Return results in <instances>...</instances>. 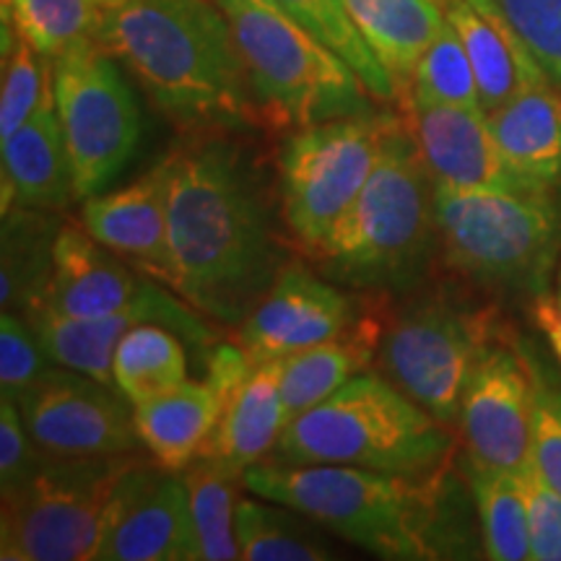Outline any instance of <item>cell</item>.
I'll return each mask as SVG.
<instances>
[{"label": "cell", "instance_id": "1", "mask_svg": "<svg viewBox=\"0 0 561 561\" xmlns=\"http://www.w3.org/2000/svg\"><path fill=\"white\" fill-rule=\"evenodd\" d=\"M227 133L201 130L167 157L172 291L240 331L289 252L261 164Z\"/></svg>", "mask_w": 561, "mask_h": 561}, {"label": "cell", "instance_id": "2", "mask_svg": "<svg viewBox=\"0 0 561 561\" xmlns=\"http://www.w3.org/2000/svg\"><path fill=\"white\" fill-rule=\"evenodd\" d=\"M94 39L182 130L261 125L234 32L216 0H107Z\"/></svg>", "mask_w": 561, "mask_h": 561}, {"label": "cell", "instance_id": "3", "mask_svg": "<svg viewBox=\"0 0 561 561\" xmlns=\"http://www.w3.org/2000/svg\"><path fill=\"white\" fill-rule=\"evenodd\" d=\"M244 491L289 504L356 549L390 561L450 557L447 468L426 476L351 466H284L261 460L242 473Z\"/></svg>", "mask_w": 561, "mask_h": 561}, {"label": "cell", "instance_id": "4", "mask_svg": "<svg viewBox=\"0 0 561 561\" xmlns=\"http://www.w3.org/2000/svg\"><path fill=\"white\" fill-rule=\"evenodd\" d=\"M434 252V180L409 125L396 117L367 185L314 263L346 289L385 297L416 289Z\"/></svg>", "mask_w": 561, "mask_h": 561}, {"label": "cell", "instance_id": "5", "mask_svg": "<svg viewBox=\"0 0 561 561\" xmlns=\"http://www.w3.org/2000/svg\"><path fill=\"white\" fill-rule=\"evenodd\" d=\"M455 439L380 371H362L286 424L273 447L284 466H351L426 476L450 468Z\"/></svg>", "mask_w": 561, "mask_h": 561}, {"label": "cell", "instance_id": "6", "mask_svg": "<svg viewBox=\"0 0 561 561\" xmlns=\"http://www.w3.org/2000/svg\"><path fill=\"white\" fill-rule=\"evenodd\" d=\"M216 3L234 32L265 128L294 133L375 110V96L354 68L297 24L278 0Z\"/></svg>", "mask_w": 561, "mask_h": 561}, {"label": "cell", "instance_id": "7", "mask_svg": "<svg viewBox=\"0 0 561 561\" xmlns=\"http://www.w3.org/2000/svg\"><path fill=\"white\" fill-rule=\"evenodd\" d=\"M434 221L447 271L486 289L546 291L561 244L553 191L434 185Z\"/></svg>", "mask_w": 561, "mask_h": 561}, {"label": "cell", "instance_id": "8", "mask_svg": "<svg viewBox=\"0 0 561 561\" xmlns=\"http://www.w3.org/2000/svg\"><path fill=\"white\" fill-rule=\"evenodd\" d=\"M140 460L125 455H50L3 491L0 559L89 561L100 549L117 483Z\"/></svg>", "mask_w": 561, "mask_h": 561}, {"label": "cell", "instance_id": "9", "mask_svg": "<svg viewBox=\"0 0 561 561\" xmlns=\"http://www.w3.org/2000/svg\"><path fill=\"white\" fill-rule=\"evenodd\" d=\"M500 312L450 289L421 291L385 320L375 367L442 424H455L476 364L500 341Z\"/></svg>", "mask_w": 561, "mask_h": 561}, {"label": "cell", "instance_id": "10", "mask_svg": "<svg viewBox=\"0 0 561 561\" xmlns=\"http://www.w3.org/2000/svg\"><path fill=\"white\" fill-rule=\"evenodd\" d=\"M396 115L362 112L294 130L278 153V198L291 242L310 261L367 185Z\"/></svg>", "mask_w": 561, "mask_h": 561}, {"label": "cell", "instance_id": "11", "mask_svg": "<svg viewBox=\"0 0 561 561\" xmlns=\"http://www.w3.org/2000/svg\"><path fill=\"white\" fill-rule=\"evenodd\" d=\"M53 89L76 195H100L125 172L144 136L130 83L121 62L89 37L53 60Z\"/></svg>", "mask_w": 561, "mask_h": 561}, {"label": "cell", "instance_id": "12", "mask_svg": "<svg viewBox=\"0 0 561 561\" xmlns=\"http://www.w3.org/2000/svg\"><path fill=\"white\" fill-rule=\"evenodd\" d=\"M21 419L50 455L138 453L136 405L115 385L53 364L19 398Z\"/></svg>", "mask_w": 561, "mask_h": 561}, {"label": "cell", "instance_id": "13", "mask_svg": "<svg viewBox=\"0 0 561 561\" xmlns=\"http://www.w3.org/2000/svg\"><path fill=\"white\" fill-rule=\"evenodd\" d=\"M538 375L502 339L483 351L460 398L458 432L471 468L517 473L533 458Z\"/></svg>", "mask_w": 561, "mask_h": 561}, {"label": "cell", "instance_id": "14", "mask_svg": "<svg viewBox=\"0 0 561 561\" xmlns=\"http://www.w3.org/2000/svg\"><path fill=\"white\" fill-rule=\"evenodd\" d=\"M153 278H146L144 289L125 310H117L104 318H62L50 310L34 312L30 322L37 331L45 354L53 364L68 367L94 380L115 385L112 377V359L121 346L123 335L136 328L138 322H159L180 335L187 346L195 348V354L208 359V354L219 346V331L210 320L187 305L178 291L170 294L161 289V284H151ZM117 388V385H115Z\"/></svg>", "mask_w": 561, "mask_h": 561}, {"label": "cell", "instance_id": "15", "mask_svg": "<svg viewBox=\"0 0 561 561\" xmlns=\"http://www.w3.org/2000/svg\"><path fill=\"white\" fill-rule=\"evenodd\" d=\"M367 307V299L351 297L335 280L318 276L305 263L289 261L237 335L252 364L278 362L339 339Z\"/></svg>", "mask_w": 561, "mask_h": 561}, {"label": "cell", "instance_id": "16", "mask_svg": "<svg viewBox=\"0 0 561 561\" xmlns=\"http://www.w3.org/2000/svg\"><path fill=\"white\" fill-rule=\"evenodd\" d=\"M96 561H195L185 473L140 458L117 483Z\"/></svg>", "mask_w": 561, "mask_h": 561}, {"label": "cell", "instance_id": "17", "mask_svg": "<svg viewBox=\"0 0 561 561\" xmlns=\"http://www.w3.org/2000/svg\"><path fill=\"white\" fill-rule=\"evenodd\" d=\"M426 172L439 187L553 191L525 180L491 136L486 112L471 107H409L405 112Z\"/></svg>", "mask_w": 561, "mask_h": 561}, {"label": "cell", "instance_id": "18", "mask_svg": "<svg viewBox=\"0 0 561 561\" xmlns=\"http://www.w3.org/2000/svg\"><path fill=\"white\" fill-rule=\"evenodd\" d=\"M170 167L167 159L115 193L91 195L81 208V227L144 276L172 289Z\"/></svg>", "mask_w": 561, "mask_h": 561}, {"label": "cell", "instance_id": "19", "mask_svg": "<svg viewBox=\"0 0 561 561\" xmlns=\"http://www.w3.org/2000/svg\"><path fill=\"white\" fill-rule=\"evenodd\" d=\"M146 278L83 227L62 224L55 242L50 289L39 310L76 320L104 318L125 310L144 289Z\"/></svg>", "mask_w": 561, "mask_h": 561}, {"label": "cell", "instance_id": "20", "mask_svg": "<svg viewBox=\"0 0 561 561\" xmlns=\"http://www.w3.org/2000/svg\"><path fill=\"white\" fill-rule=\"evenodd\" d=\"M445 16L471 58L486 115L549 79L496 0H445Z\"/></svg>", "mask_w": 561, "mask_h": 561}, {"label": "cell", "instance_id": "21", "mask_svg": "<svg viewBox=\"0 0 561 561\" xmlns=\"http://www.w3.org/2000/svg\"><path fill=\"white\" fill-rule=\"evenodd\" d=\"M0 149H3V210L24 206L55 214L79 198L58 104H55V89L47 91L37 112L11 138L0 140Z\"/></svg>", "mask_w": 561, "mask_h": 561}, {"label": "cell", "instance_id": "22", "mask_svg": "<svg viewBox=\"0 0 561 561\" xmlns=\"http://www.w3.org/2000/svg\"><path fill=\"white\" fill-rule=\"evenodd\" d=\"M280 359L255 364L248 380L224 401L219 424L203 447L201 458L242 476L273 453L280 432L289 424L280 396Z\"/></svg>", "mask_w": 561, "mask_h": 561}, {"label": "cell", "instance_id": "23", "mask_svg": "<svg viewBox=\"0 0 561 561\" xmlns=\"http://www.w3.org/2000/svg\"><path fill=\"white\" fill-rule=\"evenodd\" d=\"M385 320H388L385 310L377 312L369 305L367 312L339 339L280 359L284 362L280 396H284L286 419H297L299 413L333 396L351 377L367 371L377 359V351H380Z\"/></svg>", "mask_w": 561, "mask_h": 561}, {"label": "cell", "instance_id": "24", "mask_svg": "<svg viewBox=\"0 0 561 561\" xmlns=\"http://www.w3.org/2000/svg\"><path fill=\"white\" fill-rule=\"evenodd\" d=\"M504 159L536 185L561 178V81L546 79L486 115Z\"/></svg>", "mask_w": 561, "mask_h": 561}, {"label": "cell", "instance_id": "25", "mask_svg": "<svg viewBox=\"0 0 561 561\" xmlns=\"http://www.w3.org/2000/svg\"><path fill=\"white\" fill-rule=\"evenodd\" d=\"M219 416V396L206 380H187L167 396L136 405L140 445L157 466L174 473L201 458Z\"/></svg>", "mask_w": 561, "mask_h": 561}, {"label": "cell", "instance_id": "26", "mask_svg": "<svg viewBox=\"0 0 561 561\" xmlns=\"http://www.w3.org/2000/svg\"><path fill=\"white\" fill-rule=\"evenodd\" d=\"M351 16L405 104L413 68L445 30V0H346Z\"/></svg>", "mask_w": 561, "mask_h": 561}, {"label": "cell", "instance_id": "27", "mask_svg": "<svg viewBox=\"0 0 561 561\" xmlns=\"http://www.w3.org/2000/svg\"><path fill=\"white\" fill-rule=\"evenodd\" d=\"M53 210L13 206L3 210V263H0V305L26 320L45 305L53 280L58 224Z\"/></svg>", "mask_w": 561, "mask_h": 561}, {"label": "cell", "instance_id": "28", "mask_svg": "<svg viewBox=\"0 0 561 561\" xmlns=\"http://www.w3.org/2000/svg\"><path fill=\"white\" fill-rule=\"evenodd\" d=\"M312 517L271 500L237 502V543L244 561H322L335 559L333 546L314 530Z\"/></svg>", "mask_w": 561, "mask_h": 561}, {"label": "cell", "instance_id": "29", "mask_svg": "<svg viewBox=\"0 0 561 561\" xmlns=\"http://www.w3.org/2000/svg\"><path fill=\"white\" fill-rule=\"evenodd\" d=\"M187 343L159 322H138L112 359L117 390L133 405L149 403L187 382Z\"/></svg>", "mask_w": 561, "mask_h": 561}, {"label": "cell", "instance_id": "30", "mask_svg": "<svg viewBox=\"0 0 561 561\" xmlns=\"http://www.w3.org/2000/svg\"><path fill=\"white\" fill-rule=\"evenodd\" d=\"M191 491V517L198 561H231L240 557L237 543V486H244L242 476L231 473L219 462L198 458L185 468Z\"/></svg>", "mask_w": 561, "mask_h": 561}, {"label": "cell", "instance_id": "31", "mask_svg": "<svg viewBox=\"0 0 561 561\" xmlns=\"http://www.w3.org/2000/svg\"><path fill=\"white\" fill-rule=\"evenodd\" d=\"M278 5L297 24L314 34L322 45L341 55L377 102H401L396 83L382 62L377 60V55L371 53L369 42L364 39L351 16L346 0H278Z\"/></svg>", "mask_w": 561, "mask_h": 561}, {"label": "cell", "instance_id": "32", "mask_svg": "<svg viewBox=\"0 0 561 561\" xmlns=\"http://www.w3.org/2000/svg\"><path fill=\"white\" fill-rule=\"evenodd\" d=\"M468 479L479 512L483 553L494 561L530 559L528 510L517 473L471 468Z\"/></svg>", "mask_w": 561, "mask_h": 561}, {"label": "cell", "instance_id": "33", "mask_svg": "<svg viewBox=\"0 0 561 561\" xmlns=\"http://www.w3.org/2000/svg\"><path fill=\"white\" fill-rule=\"evenodd\" d=\"M409 107H471L481 110L479 81L471 58L450 21L426 47L409 87Z\"/></svg>", "mask_w": 561, "mask_h": 561}, {"label": "cell", "instance_id": "34", "mask_svg": "<svg viewBox=\"0 0 561 561\" xmlns=\"http://www.w3.org/2000/svg\"><path fill=\"white\" fill-rule=\"evenodd\" d=\"M104 3L107 0H3V19L34 50L55 60L76 42L94 37Z\"/></svg>", "mask_w": 561, "mask_h": 561}, {"label": "cell", "instance_id": "35", "mask_svg": "<svg viewBox=\"0 0 561 561\" xmlns=\"http://www.w3.org/2000/svg\"><path fill=\"white\" fill-rule=\"evenodd\" d=\"M53 89V60L39 55L3 19V89H0V140L11 138L37 112Z\"/></svg>", "mask_w": 561, "mask_h": 561}, {"label": "cell", "instance_id": "36", "mask_svg": "<svg viewBox=\"0 0 561 561\" xmlns=\"http://www.w3.org/2000/svg\"><path fill=\"white\" fill-rule=\"evenodd\" d=\"M50 356L45 354L32 322L24 314L3 310V318H0V392L3 398L19 401L50 369Z\"/></svg>", "mask_w": 561, "mask_h": 561}, {"label": "cell", "instance_id": "37", "mask_svg": "<svg viewBox=\"0 0 561 561\" xmlns=\"http://www.w3.org/2000/svg\"><path fill=\"white\" fill-rule=\"evenodd\" d=\"M549 79L561 81V0H496Z\"/></svg>", "mask_w": 561, "mask_h": 561}, {"label": "cell", "instance_id": "38", "mask_svg": "<svg viewBox=\"0 0 561 561\" xmlns=\"http://www.w3.org/2000/svg\"><path fill=\"white\" fill-rule=\"evenodd\" d=\"M517 479H520L525 510H528L530 559L561 561V494L546 481L533 458L517 471Z\"/></svg>", "mask_w": 561, "mask_h": 561}, {"label": "cell", "instance_id": "39", "mask_svg": "<svg viewBox=\"0 0 561 561\" xmlns=\"http://www.w3.org/2000/svg\"><path fill=\"white\" fill-rule=\"evenodd\" d=\"M42 458L45 450L32 439L19 403L0 396V489L9 491L30 479Z\"/></svg>", "mask_w": 561, "mask_h": 561}, {"label": "cell", "instance_id": "40", "mask_svg": "<svg viewBox=\"0 0 561 561\" xmlns=\"http://www.w3.org/2000/svg\"><path fill=\"white\" fill-rule=\"evenodd\" d=\"M533 460L561 494V390L549 388L541 377L533 416Z\"/></svg>", "mask_w": 561, "mask_h": 561}, {"label": "cell", "instance_id": "41", "mask_svg": "<svg viewBox=\"0 0 561 561\" xmlns=\"http://www.w3.org/2000/svg\"><path fill=\"white\" fill-rule=\"evenodd\" d=\"M533 318H536L538 328H541L546 339H549L561 367V271H559V280L553 294L543 291L533 299Z\"/></svg>", "mask_w": 561, "mask_h": 561}]
</instances>
